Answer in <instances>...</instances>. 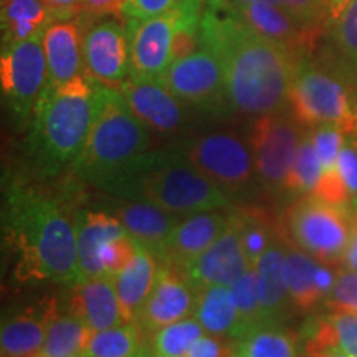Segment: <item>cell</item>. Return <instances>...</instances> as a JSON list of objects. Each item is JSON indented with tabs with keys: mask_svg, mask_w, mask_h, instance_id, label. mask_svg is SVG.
I'll list each match as a JSON object with an SVG mask.
<instances>
[{
	"mask_svg": "<svg viewBox=\"0 0 357 357\" xmlns=\"http://www.w3.org/2000/svg\"><path fill=\"white\" fill-rule=\"evenodd\" d=\"M197 289L176 266L160 263L158 278L137 324L147 333L159 331L164 326L194 316Z\"/></svg>",
	"mask_w": 357,
	"mask_h": 357,
	"instance_id": "15",
	"label": "cell"
},
{
	"mask_svg": "<svg viewBox=\"0 0 357 357\" xmlns=\"http://www.w3.org/2000/svg\"><path fill=\"white\" fill-rule=\"evenodd\" d=\"M2 45L45 33L53 19L42 0H2Z\"/></svg>",
	"mask_w": 357,
	"mask_h": 357,
	"instance_id": "29",
	"label": "cell"
},
{
	"mask_svg": "<svg viewBox=\"0 0 357 357\" xmlns=\"http://www.w3.org/2000/svg\"><path fill=\"white\" fill-rule=\"evenodd\" d=\"M260 288L263 319L265 324H278L283 318L289 300L288 284V252L280 243L273 242L266 248L255 265Z\"/></svg>",
	"mask_w": 357,
	"mask_h": 357,
	"instance_id": "24",
	"label": "cell"
},
{
	"mask_svg": "<svg viewBox=\"0 0 357 357\" xmlns=\"http://www.w3.org/2000/svg\"><path fill=\"white\" fill-rule=\"evenodd\" d=\"M252 268L245 253L242 235L234 212L230 213L229 227L202 255L189 263L182 273L195 289L212 284L231 287L245 271Z\"/></svg>",
	"mask_w": 357,
	"mask_h": 357,
	"instance_id": "14",
	"label": "cell"
},
{
	"mask_svg": "<svg viewBox=\"0 0 357 357\" xmlns=\"http://www.w3.org/2000/svg\"><path fill=\"white\" fill-rule=\"evenodd\" d=\"M141 352V326L124 323L93 333L83 357H136Z\"/></svg>",
	"mask_w": 357,
	"mask_h": 357,
	"instance_id": "31",
	"label": "cell"
},
{
	"mask_svg": "<svg viewBox=\"0 0 357 357\" xmlns=\"http://www.w3.org/2000/svg\"><path fill=\"white\" fill-rule=\"evenodd\" d=\"M200 48L225 65L227 101L248 116L283 111L301 58L300 53L263 38L236 15L230 0H207L199 25Z\"/></svg>",
	"mask_w": 357,
	"mask_h": 357,
	"instance_id": "1",
	"label": "cell"
},
{
	"mask_svg": "<svg viewBox=\"0 0 357 357\" xmlns=\"http://www.w3.org/2000/svg\"><path fill=\"white\" fill-rule=\"evenodd\" d=\"M324 305L333 312H356L357 314V271H337L334 287L326 296Z\"/></svg>",
	"mask_w": 357,
	"mask_h": 357,
	"instance_id": "40",
	"label": "cell"
},
{
	"mask_svg": "<svg viewBox=\"0 0 357 357\" xmlns=\"http://www.w3.org/2000/svg\"><path fill=\"white\" fill-rule=\"evenodd\" d=\"M124 0H83L82 13H79L78 20L82 22L83 29L89 26L100 19H105L108 15H114L119 19Z\"/></svg>",
	"mask_w": 357,
	"mask_h": 357,
	"instance_id": "44",
	"label": "cell"
},
{
	"mask_svg": "<svg viewBox=\"0 0 357 357\" xmlns=\"http://www.w3.org/2000/svg\"><path fill=\"white\" fill-rule=\"evenodd\" d=\"M357 83L301 60L294 75L289 106L301 126H334L357 139Z\"/></svg>",
	"mask_w": 357,
	"mask_h": 357,
	"instance_id": "6",
	"label": "cell"
},
{
	"mask_svg": "<svg viewBox=\"0 0 357 357\" xmlns=\"http://www.w3.org/2000/svg\"><path fill=\"white\" fill-rule=\"evenodd\" d=\"M147 126L129 109L116 88L101 83L100 106L82 154L73 164L78 177L100 185L149 151Z\"/></svg>",
	"mask_w": 357,
	"mask_h": 357,
	"instance_id": "5",
	"label": "cell"
},
{
	"mask_svg": "<svg viewBox=\"0 0 357 357\" xmlns=\"http://www.w3.org/2000/svg\"><path fill=\"white\" fill-rule=\"evenodd\" d=\"M230 288L234 291L240 319H242L247 336L255 329L261 328V326H266L265 319H263L260 288H258V275L255 266L245 271Z\"/></svg>",
	"mask_w": 357,
	"mask_h": 357,
	"instance_id": "37",
	"label": "cell"
},
{
	"mask_svg": "<svg viewBox=\"0 0 357 357\" xmlns=\"http://www.w3.org/2000/svg\"><path fill=\"white\" fill-rule=\"evenodd\" d=\"M55 314V306L43 310H26L3 321L0 331L2 357H32L42 351L48 323Z\"/></svg>",
	"mask_w": 357,
	"mask_h": 357,
	"instance_id": "27",
	"label": "cell"
},
{
	"mask_svg": "<svg viewBox=\"0 0 357 357\" xmlns=\"http://www.w3.org/2000/svg\"><path fill=\"white\" fill-rule=\"evenodd\" d=\"M174 96L187 105L215 108L227 100L225 65L217 53L199 48L172 61L160 77Z\"/></svg>",
	"mask_w": 357,
	"mask_h": 357,
	"instance_id": "11",
	"label": "cell"
},
{
	"mask_svg": "<svg viewBox=\"0 0 357 357\" xmlns=\"http://www.w3.org/2000/svg\"><path fill=\"white\" fill-rule=\"evenodd\" d=\"M83 65L88 78L111 88L131 77L128 26L113 20L84 26Z\"/></svg>",
	"mask_w": 357,
	"mask_h": 357,
	"instance_id": "12",
	"label": "cell"
},
{
	"mask_svg": "<svg viewBox=\"0 0 357 357\" xmlns=\"http://www.w3.org/2000/svg\"><path fill=\"white\" fill-rule=\"evenodd\" d=\"M3 240L20 281H79L77 220L60 199L35 187H10L3 204Z\"/></svg>",
	"mask_w": 357,
	"mask_h": 357,
	"instance_id": "2",
	"label": "cell"
},
{
	"mask_svg": "<svg viewBox=\"0 0 357 357\" xmlns=\"http://www.w3.org/2000/svg\"><path fill=\"white\" fill-rule=\"evenodd\" d=\"M181 13L177 6L162 15L126 24L131 50V75L141 78L160 79L172 63V40Z\"/></svg>",
	"mask_w": 357,
	"mask_h": 357,
	"instance_id": "13",
	"label": "cell"
},
{
	"mask_svg": "<svg viewBox=\"0 0 357 357\" xmlns=\"http://www.w3.org/2000/svg\"><path fill=\"white\" fill-rule=\"evenodd\" d=\"M352 2H354V0H328L329 22H334V20H336L337 17L341 15V13L344 12L346 8L349 7Z\"/></svg>",
	"mask_w": 357,
	"mask_h": 357,
	"instance_id": "48",
	"label": "cell"
},
{
	"mask_svg": "<svg viewBox=\"0 0 357 357\" xmlns=\"http://www.w3.org/2000/svg\"><path fill=\"white\" fill-rule=\"evenodd\" d=\"M42 42L48 68L47 84L56 86L84 73L82 22H53L45 30Z\"/></svg>",
	"mask_w": 357,
	"mask_h": 357,
	"instance_id": "19",
	"label": "cell"
},
{
	"mask_svg": "<svg viewBox=\"0 0 357 357\" xmlns=\"http://www.w3.org/2000/svg\"><path fill=\"white\" fill-rule=\"evenodd\" d=\"M194 316L204 331L212 336L236 339V341H242L247 336L230 287L212 284V287L199 288Z\"/></svg>",
	"mask_w": 357,
	"mask_h": 357,
	"instance_id": "26",
	"label": "cell"
},
{
	"mask_svg": "<svg viewBox=\"0 0 357 357\" xmlns=\"http://www.w3.org/2000/svg\"><path fill=\"white\" fill-rule=\"evenodd\" d=\"M53 22L78 19L82 13L83 0H42Z\"/></svg>",
	"mask_w": 357,
	"mask_h": 357,
	"instance_id": "46",
	"label": "cell"
},
{
	"mask_svg": "<svg viewBox=\"0 0 357 357\" xmlns=\"http://www.w3.org/2000/svg\"><path fill=\"white\" fill-rule=\"evenodd\" d=\"M238 223L245 253L252 266H255L266 248L273 243V230L260 208H240L234 212Z\"/></svg>",
	"mask_w": 357,
	"mask_h": 357,
	"instance_id": "35",
	"label": "cell"
},
{
	"mask_svg": "<svg viewBox=\"0 0 357 357\" xmlns=\"http://www.w3.org/2000/svg\"><path fill=\"white\" fill-rule=\"evenodd\" d=\"M331 43L346 75L357 83V0L331 22Z\"/></svg>",
	"mask_w": 357,
	"mask_h": 357,
	"instance_id": "36",
	"label": "cell"
},
{
	"mask_svg": "<svg viewBox=\"0 0 357 357\" xmlns=\"http://www.w3.org/2000/svg\"><path fill=\"white\" fill-rule=\"evenodd\" d=\"M189 357H240V341L204 334L192 347Z\"/></svg>",
	"mask_w": 357,
	"mask_h": 357,
	"instance_id": "43",
	"label": "cell"
},
{
	"mask_svg": "<svg viewBox=\"0 0 357 357\" xmlns=\"http://www.w3.org/2000/svg\"><path fill=\"white\" fill-rule=\"evenodd\" d=\"M230 213L222 211L197 212L181 217L160 248L158 260L184 270L207 250L229 227Z\"/></svg>",
	"mask_w": 357,
	"mask_h": 357,
	"instance_id": "17",
	"label": "cell"
},
{
	"mask_svg": "<svg viewBox=\"0 0 357 357\" xmlns=\"http://www.w3.org/2000/svg\"><path fill=\"white\" fill-rule=\"evenodd\" d=\"M77 220V252L79 281L106 276L101 263V250L111 240L128 234L114 215L106 212L82 211Z\"/></svg>",
	"mask_w": 357,
	"mask_h": 357,
	"instance_id": "21",
	"label": "cell"
},
{
	"mask_svg": "<svg viewBox=\"0 0 357 357\" xmlns=\"http://www.w3.org/2000/svg\"><path fill=\"white\" fill-rule=\"evenodd\" d=\"M283 7L306 29L321 32L329 22L328 0H283Z\"/></svg>",
	"mask_w": 357,
	"mask_h": 357,
	"instance_id": "41",
	"label": "cell"
},
{
	"mask_svg": "<svg viewBox=\"0 0 357 357\" xmlns=\"http://www.w3.org/2000/svg\"><path fill=\"white\" fill-rule=\"evenodd\" d=\"M111 215L121 222L124 230L132 236L136 242L149 248L155 257L171 234L181 217L164 211L158 205L141 200H126L116 204Z\"/></svg>",
	"mask_w": 357,
	"mask_h": 357,
	"instance_id": "23",
	"label": "cell"
},
{
	"mask_svg": "<svg viewBox=\"0 0 357 357\" xmlns=\"http://www.w3.org/2000/svg\"><path fill=\"white\" fill-rule=\"evenodd\" d=\"M344 265L347 270L357 271V211L354 212V229H352V236L344 257Z\"/></svg>",
	"mask_w": 357,
	"mask_h": 357,
	"instance_id": "47",
	"label": "cell"
},
{
	"mask_svg": "<svg viewBox=\"0 0 357 357\" xmlns=\"http://www.w3.org/2000/svg\"><path fill=\"white\" fill-rule=\"evenodd\" d=\"M98 189L118 199L154 204L178 217L230 207V195L192 166L182 151H147Z\"/></svg>",
	"mask_w": 357,
	"mask_h": 357,
	"instance_id": "4",
	"label": "cell"
},
{
	"mask_svg": "<svg viewBox=\"0 0 357 357\" xmlns=\"http://www.w3.org/2000/svg\"><path fill=\"white\" fill-rule=\"evenodd\" d=\"M341 352L347 357H357V314L356 312H333L307 326V357Z\"/></svg>",
	"mask_w": 357,
	"mask_h": 357,
	"instance_id": "28",
	"label": "cell"
},
{
	"mask_svg": "<svg viewBox=\"0 0 357 357\" xmlns=\"http://www.w3.org/2000/svg\"><path fill=\"white\" fill-rule=\"evenodd\" d=\"M136 357H149V356H147V354H146V351H144V352H141V354H139V356H136Z\"/></svg>",
	"mask_w": 357,
	"mask_h": 357,
	"instance_id": "51",
	"label": "cell"
},
{
	"mask_svg": "<svg viewBox=\"0 0 357 357\" xmlns=\"http://www.w3.org/2000/svg\"><path fill=\"white\" fill-rule=\"evenodd\" d=\"M70 312L82 319L93 333L126 323L114 280L108 276L78 281L70 298Z\"/></svg>",
	"mask_w": 357,
	"mask_h": 357,
	"instance_id": "20",
	"label": "cell"
},
{
	"mask_svg": "<svg viewBox=\"0 0 357 357\" xmlns=\"http://www.w3.org/2000/svg\"><path fill=\"white\" fill-rule=\"evenodd\" d=\"M43 33L29 40L2 45L0 83L8 111L17 121H32L33 111L48 83Z\"/></svg>",
	"mask_w": 357,
	"mask_h": 357,
	"instance_id": "9",
	"label": "cell"
},
{
	"mask_svg": "<svg viewBox=\"0 0 357 357\" xmlns=\"http://www.w3.org/2000/svg\"><path fill=\"white\" fill-rule=\"evenodd\" d=\"M321 172H323V166H321L318 151L311 139V134H306L298 146L293 166L284 178L283 190L291 195L312 194L319 182Z\"/></svg>",
	"mask_w": 357,
	"mask_h": 357,
	"instance_id": "33",
	"label": "cell"
},
{
	"mask_svg": "<svg viewBox=\"0 0 357 357\" xmlns=\"http://www.w3.org/2000/svg\"><path fill=\"white\" fill-rule=\"evenodd\" d=\"M312 357H347L341 352H329V354H321V356H312Z\"/></svg>",
	"mask_w": 357,
	"mask_h": 357,
	"instance_id": "50",
	"label": "cell"
},
{
	"mask_svg": "<svg viewBox=\"0 0 357 357\" xmlns=\"http://www.w3.org/2000/svg\"><path fill=\"white\" fill-rule=\"evenodd\" d=\"M337 169L351 197L357 199V142H346L339 154Z\"/></svg>",
	"mask_w": 357,
	"mask_h": 357,
	"instance_id": "45",
	"label": "cell"
},
{
	"mask_svg": "<svg viewBox=\"0 0 357 357\" xmlns=\"http://www.w3.org/2000/svg\"><path fill=\"white\" fill-rule=\"evenodd\" d=\"M231 3H234L236 15L252 32L284 45L298 53L305 48H311L321 35V32L303 26L281 6L270 2Z\"/></svg>",
	"mask_w": 357,
	"mask_h": 357,
	"instance_id": "18",
	"label": "cell"
},
{
	"mask_svg": "<svg viewBox=\"0 0 357 357\" xmlns=\"http://www.w3.org/2000/svg\"><path fill=\"white\" fill-rule=\"evenodd\" d=\"M287 227L298 248L326 265H337L349 248L354 212L349 205L307 194L288 211Z\"/></svg>",
	"mask_w": 357,
	"mask_h": 357,
	"instance_id": "7",
	"label": "cell"
},
{
	"mask_svg": "<svg viewBox=\"0 0 357 357\" xmlns=\"http://www.w3.org/2000/svg\"><path fill=\"white\" fill-rule=\"evenodd\" d=\"M207 334L195 316L176 321L154 333L153 357H189L192 347Z\"/></svg>",
	"mask_w": 357,
	"mask_h": 357,
	"instance_id": "32",
	"label": "cell"
},
{
	"mask_svg": "<svg viewBox=\"0 0 357 357\" xmlns=\"http://www.w3.org/2000/svg\"><path fill=\"white\" fill-rule=\"evenodd\" d=\"M240 357H298L296 341L278 324H266L240 341Z\"/></svg>",
	"mask_w": 357,
	"mask_h": 357,
	"instance_id": "34",
	"label": "cell"
},
{
	"mask_svg": "<svg viewBox=\"0 0 357 357\" xmlns=\"http://www.w3.org/2000/svg\"><path fill=\"white\" fill-rule=\"evenodd\" d=\"M116 89L136 118L154 131L174 132L185 121L184 105L160 79L131 75Z\"/></svg>",
	"mask_w": 357,
	"mask_h": 357,
	"instance_id": "16",
	"label": "cell"
},
{
	"mask_svg": "<svg viewBox=\"0 0 357 357\" xmlns=\"http://www.w3.org/2000/svg\"><path fill=\"white\" fill-rule=\"evenodd\" d=\"M101 83L86 75L63 84H47L30 124L29 153L33 172L43 178L73 167L86 144L100 106Z\"/></svg>",
	"mask_w": 357,
	"mask_h": 357,
	"instance_id": "3",
	"label": "cell"
},
{
	"mask_svg": "<svg viewBox=\"0 0 357 357\" xmlns=\"http://www.w3.org/2000/svg\"><path fill=\"white\" fill-rule=\"evenodd\" d=\"M32 357H43V356H40V354H37V356H32Z\"/></svg>",
	"mask_w": 357,
	"mask_h": 357,
	"instance_id": "52",
	"label": "cell"
},
{
	"mask_svg": "<svg viewBox=\"0 0 357 357\" xmlns=\"http://www.w3.org/2000/svg\"><path fill=\"white\" fill-rule=\"evenodd\" d=\"M159 266L158 257L144 245H139L131 263L113 278L126 323H136L139 318L158 278Z\"/></svg>",
	"mask_w": 357,
	"mask_h": 357,
	"instance_id": "25",
	"label": "cell"
},
{
	"mask_svg": "<svg viewBox=\"0 0 357 357\" xmlns=\"http://www.w3.org/2000/svg\"><path fill=\"white\" fill-rule=\"evenodd\" d=\"M230 2H235V3H248V2H270V3H275V6H281V7H283V0H230Z\"/></svg>",
	"mask_w": 357,
	"mask_h": 357,
	"instance_id": "49",
	"label": "cell"
},
{
	"mask_svg": "<svg viewBox=\"0 0 357 357\" xmlns=\"http://www.w3.org/2000/svg\"><path fill=\"white\" fill-rule=\"evenodd\" d=\"M301 124L294 116L283 111L273 114L258 116L252 124L248 144L253 154L258 182L266 190H283L284 178L293 166L300 136Z\"/></svg>",
	"mask_w": 357,
	"mask_h": 357,
	"instance_id": "10",
	"label": "cell"
},
{
	"mask_svg": "<svg viewBox=\"0 0 357 357\" xmlns=\"http://www.w3.org/2000/svg\"><path fill=\"white\" fill-rule=\"evenodd\" d=\"M177 0H124L119 20L124 25L129 22H141L162 15L176 6Z\"/></svg>",
	"mask_w": 357,
	"mask_h": 357,
	"instance_id": "42",
	"label": "cell"
},
{
	"mask_svg": "<svg viewBox=\"0 0 357 357\" xmlns=\"http://www.w3.org/2000/svg\"><path fill=\"white\" fill-rule=\"evenodd\" d=\"M337 273L303 250L288 252L289 300L298 311L306 312L326 300Z\"/></svg>",
	"mask_w": 357,
	"mask_h": 357,
	"instance_id": "22",
	"label": "cell"
},
{
	"mask_svg": "<svg viewBox=\"0 0 357 357\" xmlns=\"http://www.w3.org/2000/svg\"><path fill=\"white\" fill-rule=\"evenodd\" d=\"M93 331L77 318L73 312L52 316L48 323L47 336L40 356L43 357H83Z\"/></svg>",
	"mask_w": 357,
	"mask_h": 357,
	"instance_id": "30",
	"label": "cell"
},
{
	"mask_svg": "<svg viewBox=\"0 0 357 357\" xmlns=\"http://www.w3.org/2000/svg\"><path fill=\"white\" fill-rule=\"evenodd\" d=\"M139 245L141 243L136 242L129 234H124L106 243L101 250V263L105 275L108 278H114L136 257Z\"/></svg>",
	"mask_w": 357,
	"mask_h": 357,
	"instance_id": "39",
	"label": "cell"
},
{
	"mask_svg": "<svg viewBox=\"0 0 357 357\" xmlns=\"http://www.w3.org/2000/svg\"><path fill=\"white\" fill-rule=\"evenodd\" d=\"M181 151L192 166L229 195H247L260 184L250 144L234 132L204 134Z\"/></svg>",
	"mask_w": 357,
	"mask_h": 357,
	"instance_id": "8",
	"label": "cell"
},
{
	"mask_svg": "<svg viewBox=\"0 0 357 357\" xmlns=\"http://www.w3.org/2000/svg\"><path fill=\"white\" fill-rule=\"evenodd\" d=\"M310 134L312 142H314L316 151H318L321 166H323V172L321 174L339 172L337 159L339 154H341V149L346 144V134L334 126L312 128Z\"/></svg>",
	"mask_w": 357,
	"mask_h": 357,
	"instance_id": "38",
	"label": "cell"
}]
</instances>
